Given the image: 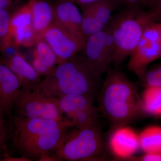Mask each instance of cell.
Segmentation results:
<instances>
[{"label": "cell", "mask_w": 161, "mask_h": 161, "mask_svg": "<svg viewBox=\"0 0 161 161\" xmlns=\"http://www.w3.org/2000/svg\"><path fill=\"white\" fill-rule=\"evenodd\" d=\"M32 66L40 77L51 74L57 66L58 58L51 47L43 39L35 45Z\"/></svg>", "instance_id": "obj_17"}, {"label": "cell", "mask_w": 161, "mask_h": 161, "mask_svg": "<svg viewBox=\"0 0 161 161\" xmlns=\"http://www.w3.org/2000/svg\"><path fill=\"white\" fill-rule=\"evenodd\" d=\"M2 57L5 63L19 79L22 88L31 87L41 81V77L19 51L9 57Z\"/></svg>", "instance_id": "obj_16"}, {"label": "cell", "mask_w": 161, "mask_h": 161, "mask_svg": "<svg viewBox=\"0 0 161 161\" xmlns=\"http://www.w3.org/2000/svg\"><path fill=\"white\" fill-rule=\"evenodd\" d=\"M9 137L15 150L30 160L56 150L66 132L75 124L70 119L58 121L28 118L16 115L10 119Z\"/></svg>", "instance_id": "obj_1"}, {"label": "cell", "mask_w": 161, "mask_h": 161, "mask_svg": "<svg viewBox=\"0 0 161 161\" xmlns=\"http://www.w3.org/2000/svg\"><path fill=\"white\" fill-rule=\"evenodd\" d=\"M118 4L125 5L127 7H132L144 9L154 8L158 0H115Z\"/></svg>", "instance_id": "obj_24"}, {"label": "cell", "mask_w": 161, "mask_h": 161, "mask_svg": "<svg viewBox=\"0 0 161 161\" xmlns=\"http://www.w3.org/2000/svg\"><path fill=\"white\" fill-rule=\"evenodd\" d=\"M142 84L145 87H161V65L147 70L140 77Z\"/></svg>", "instance_id": "obj_23"}, {"label": "cell", "mask_w": 161, "mask_h": 161, "mask_svg": "<svg viewBox=\"0 0 161 161\" xmlns=\"http://www.w3.org/2000/svg\"><path fill=\"white\" fill-rule=\"evenodd\" d=\"M4 115L0 114V153L6 151L9 138V125L6 122Z\"/></svg>", "instance_id": "obj_25"}, {"label": "cell", "mask_w": 161, "mask_h": 161, "mask_svg": "<svg viewBox=\"0 0 161 161\" xmlns=\"http://www.w3.org/2000/svg\"><path fill=\"white\" fill-rule=\"evenodd\" d=\"M128 69L140 78L153 61L161 58V23L150 24L130 56Z\"/></svg>", "instance_id": "obj_7"}, {"label": "cell", "mask_w": 161, "mask_h": 161, "mask_svg": "<svg viewBox=\"0 0 161 161\" xmlns=\"http://www.w3.org/2000/svg\"><path fill=\"white\" fill-rule=\"evenodd\" d=\"M98 108L114 130L145 115L136 86L117 70L108 71L98 97Z\"/></svg>", "instance_id": "obj_2"}, {"label": "cell", "mask_w": 161, "mask_h": 161, "mask_svg": "<svg viewBox=\"0 0 161 161\" xmlns=\"http://www.w3.org/2000/svg\"><path fill=\"white\" fill-rule=\"evenodd\" d=\"M126 160L135 161H161V153H145L139 157L132 156Z\"/></svg>", "instance_id": "obj_27"}, {"label": "cell", "mask_w": 161, "mask_h": 161, "mask_svg": "<svg viewBox=\"0 0 161 161\" xmlns=\"http://www.w3.org/2000/svg\"><path fill=\"white\" fill-rule=\"evenodd\" d=\"M69 130L56 151L61 161H87L98 158L103 149V142L96 123Z\"/></svg>", "instance_id": "obj_5"}, {"label": "cell", "mask_w": 161, "mask_h": 161, "mask_svg": "<svg viewBox=\"0 0 161 161\" xmlns=\"http://www.w3.org/2000/svg\"><path fill=\"white\" fill-rule=\"evenodd\" d=\"M101 75L80 51L57 65L51 74L36 86L55 98L69 94L95 96Z\"/></svg>", "instance_id": "obj_3"}, {"label": "cell", "mask_w": 161, "mask_h": 161, "mask_svg": "<svg viewBox=\"0 0 161 161\" xmlns=\"http://www.w3.org/2000/svg\"><path fill=\"white\" fill-rule=\"evenodd\" d=\"M13 11H0V52L1 53H3L10 47L9 39V21Z\"/></svg>", "instance_id": "obj_22"}, {"label": "cell", "mask_w": 161, "mask_h": 161, "mask_svg": "<svg viewBox=\"0 0 161 161\" xmlns=\"http://www.w3.org/2000/svg\"><path fill=\"white\" fill-rule=\"evenodd\" d=\"M114 50L111 19L103 30L87 38L81 52L95 68L102 74L110 70Z\"/></svg>", "instance_id": "obj_8"}, {"label": "cell", "mask_w": 161, "mask_h": 161, "mask_svg": "<svg viewBox=\"0 0 161 161\" xmlns=\"http://www.w3.org/2000/svg\"><path fill=\"white\" fill-rule=\"evenodd\" d=\"M3 161H30L29 159L25 157L22 156L21 157H12L8 155L5 156L3 158Z\"/></svg>", "instance_id": "obj_30"}, {"label": "cell", "mask_w": 161, "mask_h": 161, "mask_svg": "<svg viewBox=\"0 0 161 161\" xmlns=\"http://www.w3.org/2000/svg\"><path fill=\"white\" fill-rule=\"evenodd\" d=\"M151 9L156 16L158 21L161 20V0H158L154 8Z\"/></svg>", "instance_id": "obj_29"}, {"label": "cell", "mask_w": 161, "mask_h": 161, "mask_svg": "<svg viewBox=\"0 0 161 161\" xmlns=\"http://www.w3.org/2000/svg\"><path fill=\"white\" fill-rule=\"evenodd\" d=\"M38 161H61L58 156L55 154L54 156L51 155L50 153L43 154L41 156Z\"/></svg>", "instance_id": "obj_28"}, {"label": "cell", "mask_w": 161, "mask_h": 161, "mask_svg": "<svg viewBox=\"0 0 161 161\" xmlns=\"http://www.w3.org/2000/svg\"><path fill=\"white\" fill-rule=\"evenodd\" d=\"M27 4L31 13L34 30L40 40L55 23L54 5L47 0H30Z\"/></svg>", "instance_id": "obj_15"}, {"label": "cell", "mask_w": 161, "mask_h": 161, "mask_svg": "<svg viewBox=\"0 0 161 161\" xmlns=\"http://www.w3.org/2000/svg\"><path fill=\"white\" fill-rule=\"evenodd\" d=\"M9 39L10 46L17 48L35 46L39 40L33 27L31 13L27 4L19 6L12 13Z\"/></svg>", "instance_id": "obj_9"}, {"label": "cell", "mask_w": 161, "mask_h": 161, "mask_svg": "<svg viewBox=\"0 0 161 161\" xmlns=\"http://www.w3.org/2000/svg\"><path fill=\"white\" fill-rule=\"evenodd\" d=\"M17 115L28 118L64 120L57 98L52 97L36 85L22 88L13 108Z\"/></svg>", "instance_id": "obj_6"}, {"label": "cell", "mask_w": 161, "mask_h": 161, "mask_svg": "<svg viewBox=\"0 0 161 161\" xmlns=\"http://www.w3.org/2000/svg\"><path fill=\"white\" fill-rule=\"evenodd\" d=\"M98 107L81 110L67 115L75 124V126L80 127L98 122L99 113Z\"/></svg>", "instance_id": "obj_21"}, {"label": "cell", "mask_w": 161, "mask_h": 161, "mask_svg": "<svg viewBox=\"0 0 161 161\" xmlns=\"http://www.w3.org/2000/svg\"><path fill=\"white\" fill-rule=\"evenodd\" d=\"M111 20L115 47L112 63L118 67L132 53L147 26L158 21L151 9L145 11L127 7L112 16Z\"/></svg>", "instance_id": "obj_4"}, {"label": "cell", "mask_w": 161, "mask_h": 161, "mask_svg": "<svg viewBox=\"0 0 161 161\" xmlns=\"http://www.w3.org/2000/svg\"><path fill=\"white\" fill-rule=\"evenodd\" d=\"M141 99L145 115L161 117V87H147Z\"/></svg>", "instance_id": "obj_20"}, {"label": "cell", "mask_w": 161, "mask_h": 161, "mask_svg": "<svg viewBox=\"0 0 161 161\" xmlns=\"http://www.w3.org/2000/svg\"><path fill=\"white\" fill-rule=\"evenodd\" d=\"M58 58L57 65L68 60L82 50L83 46L66 30L54 23L43 35Z\"/></svg>", "instance_id": "obj_11"}, {"label": "cell", "mask_w": 161, "mask_h": 161, "mask_svg": "<svg viewBox=\"0 0 161 161\" xmlns=\"http://www.w3.org/2000/svg\"><path fill=\"white\" fill-rule=\"evenodd\" d=\"M140 147L145 153H161V127L150 126L139 134Z\"/></svg>", "instance_id": "obj_19"}, {"label": "cell", "mask_w": 161, "mask_h": 161, "mask_svg": "<svg viewBox=\"0 0 161 161\" xmlns=\"http://www.w3.org/2000/svg\"><path fill=\"white\" fill-rule=\"evenodd\" d=\"M22 87L19 79L0 56V110L9 115Z\"/></svg>", "instance_id": "obj_14"}, {"label": "cell", "mask_w": 161, "mask_h": 161, "mask_svg": "<svg viewBox=\"0 0 161 161\" xmlns=\"http://www.w3.org/2000/svg\"><path fill=\"white\" fill-rule=\"evenodd\" d=\"M59 2H70L72 3H75V0H58Z\"/></svg>", "instance_id": "obj_32"}, {"label": "cell", "mask_w": 161, "mask_h": 161, "mask_svg": "<svg viewBox=\"0 0 161 161\" xmlns=\"http://www.w3.org/2000/svg\"><path fill=\"white\" fill-rule=\"evenodd\" d=\"M55 23L66 30L84 47L85 39L82 29V14L75 3L59 2L54 4Z\"/></svg>", "instance_id": "obj_12"}, {"label": "cell", "mask_w": 161, "mask_h": 161, "mask_svg": "<svg viewBox=\"0 0 161 161\" xmlns=\"http://www.w3.org/2000/svg\"><path fill=\"white\" fill-rule=\"evenodd\" d=\"M59 108L67 116L81 110L95 108L94 96L85 94H69L57 98Z\"/></svg>", "instance_id": "obj_18"}, {"label": "cell", "mask_w": 161, "mask_h": 161, "mask_svg": "<svg viewBox=\"0 0 161 161\" xmlns=\"http://www.w3.org/2000/svg\"><path fill=\"white\" fill-rule=\"evenodd\" d=\"M109 147L116 158L126 160L133 156L139 149V135L126 125L118 127L110 136Z\"/></svg>", "instance_id": "obj_13"}, {"label": "cell", "mask_w": 161, "mask_h": 161, "mask_svg": "<svg viewBox=\"0 0 161 161\" xmlns=\"http://www.w3.org/2000/svg\"><path fill=\"white\" fill-rule=\"evenodd\" d=\"M101 0H75V3H78L81 7L91 5Z\"/></svg>", "instance_id": "obj_31"}, {"label": "cell", "mask_w": 161, "mask_h": 161, "mask_svg": "<svg viewBox=\"0 0 161 161\" xmlns=\"http://www.w3.org/2000/svg\"><path fill=\"white\" fill-rule=\"evenodd\" d=\"M117 5L115 0H101L81 7L82 32L85 40L91 35L105 28Z\"/></svg>", "instance_id": "obj_10"}, {"label": "cell", "mask_w": 161, "mask_h": 161, "mask_svg": "<svg viewBox=\"0 0 161 161\" xmlns=\"http://www.w3.org/2000/svg\"><path fill=\"white\" fill-rule=\"evenodd\" d=\"M23 0H0V11H13L21 6Z\"/></svg>", "instance_id": "obj_26"}]
</instances>
